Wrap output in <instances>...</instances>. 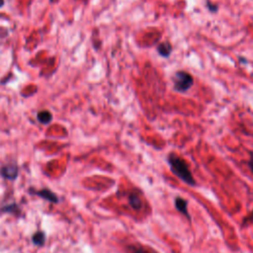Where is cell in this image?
Wrapping results in <instances>:
<instances>
[{
    "mask_svg": "<svg viewBox=\"0 0 253 253\" xmlns=\"http://www.w3.org/2000/svg\"><path fill=\"white\" fill-rule=\"evenodd\" d=\"M35 195L41 197L42 199L49 202V203H52V204H57L58 203V197L55 193H53L52 191H50L49 189H42L40 191H36V192H33Z\"/></svg>",
    "mask_w": 253,
    "mask_h": 253,
    "instance_id": "4",
    "label": "cell"
},
{
    "mask_svg": "<svg viewBox=\"0 0 253 253\" xmlns=\"http://www.w3.org/2000/svg\"><path fill=\"white\" fill-rule=\"evenodd\" d=\"M0 212H2V213L10 212V213H14V214H19L21 212V209L17 204L12 203V204H8V205H5L2 208H0Z\"/></svg>",
    "mask_w": 253,
    "mask_h": 253,
    "instance_id": "9",
    "label": "cell"
},
{
    "mask_svg": "<svg viewBox=\"0 0 253 253\" xmlns=\"http://www.w3.org/2000/svg\"><path fill=\"white\" fill-rule=\"evenodd\" d=\"M32 241L35 245L42 246L45 243V233L43 231H41V230L37 231L36 233L33 234Z\"/></svg>",
    "mask_w": 253,
    "mask_h": 253,
    "instance_id": "10",
    "label": "cell"
},
{
    "mask_svg": "<svg viewBox=\"0 0 253 253\" xmlns=\"http://www.w3.org/2000/svg\"><path fill=\"white\" fill-rule=\"evenodd\" d=\"M128 203L130 207L134 210H138L141 208V199L136 192L130 193V195L128 196Z\"/></svg>",
    "mask_w": 253,
    "mask_h": 253,
    "instance_id": "8",
    "label": "cell"
},
{
    "mask_svg": "<svg viewBox=\"0 0 253 253\" xmlns=\"http://www.w3.org/2000/svg\"><path fill=\"white\" fill-rule=\"evenodd\" d=\"M249 154H250V158L248 161V166H249V169L251 170V172L253 173V151H251Z\"/></svg>",
    "mask_w": 253,
    "mask_h": 253,
    "instance_id": "12",
    "label": "cell"
},
{
    "mask_svg": "<svg viewBox=\"0 0 253 253\" xmlns=\"http://www.w3.org/2000/svg\"><path fill=\"white\" fill-rule=\"evenodd\" d=\"M4 3H5V1H4V0H0V8H1V7H3Z\"/></svg>",
    "mask_w": 253,
    "mask_h": 253,
    "instance_id": "14",
    "label": "cell"
},
{
    "mask_svg": "<svg viewBox=\"0 0 253 253\" xmlns=\"http://www.w3.org/2000/svg\"><path fill=\"white\" fill-rule=\"evenodd\" d=\"M207 6H208V8H209V10H210L211 12H215V11L217 10V6H216V5H212L211 3H209V2H208Z\"/></svg>",
    "mask_w": 253,
    "mask_h": 253,
    "instance_id": "13",
    "label": "cell"
},
{
    "mask_svg": "<svg viewBox=\"0 0 253 253\" xmlns=\"http://www.w3.org/2000/svg\"><path fill=\"white\" fill-rule=\"evenodd\" d=\"M19 168L16 163H8L0 168V175L7 180L14 181L18 177Z\"/></svg>",
    "mask_w": 253,
    "mask_h": 253,
    "instance_id": "3",
    "label": "cell"
},
{
    "mask_svg": "<svg viewBox=\"0 0 253 253\" xmlns=\"http://www.w3.org/2000/svg\"><path fill=\"white\" fill-rule=\"evenodd\" d=\"M128 253H149L144 247L139 244H130L127 246Z\"/></svg>",
    "mask_w": 253,
    "mask_h": 253,
    "instance_id": "11",
    "label": "cell"
},
{
    "mask_svg": "<svg viewBox=\"0 0 253 253\" xmlns=\"http://www.w3.org/2000/svg\"><path fill=\"white\" fill-rule=\"evenodd\" d=\"M157 51L158 53L163 56V57H168L170 54H171V51H172V45L171 43L169 42H160L158 45H157Z\"/></svg>",
    "mask_w": 253,
    "mask_h": 253,
    "instance_id": "7",
    "label": "cell"
},
{
    "mask_svg": "<svg viewBox=\"0 0 253 253\" xmlns=\"http://www.w3.org/2000/svg\"><path fill=\"white\" fill-rule=\"evenodd\" d=\"M37 119H38V121L41 123V124H42V125H48V124H50L51 123V121H52V115H51V113L49 112V111H47V110H42V111H40V112H38V114H37Z\"/></svg>",
    "mask_w": 253,
    "mask_h": 253,
    "instance_id": "6",
    "label": "cell"
},
{
    "mask_svg": "<svg viewBox=\"0 0 253 253\" xmlns=\"http://www.w3.org/2000/svg\"><path fill=\"white\" fill-rule=\"evenodd\" d=\"M167 161H168L170 169L174 173V175H176L183 182H185L186 184H188L190 186L196 185V181L189 169V166L183 158H181L180 156H178L174 153H170L168 155Z\"/></svg>",
    "mask_w": 253,
    "mask_h": 253,
    "instance_id": "1",
    "label": "cell"
},
{
    "mask_svg": "<svg viewBox=\"0 0 253 253\" xmlns=\"http://www.w3.org/2000/svg\"><path fill=\"white\" fill-rule=\"evenodd\" d=\"M174 90L179 93L187 92L194 83L193 76L186 71H177L174 75Z\"/></svg>",
    "mask_w": 253,
    "mask_h": 253,
    "instance_id": "2",
    "label": "cell"
},
{
    "mask_svg": "<svg viewBox=\"0 0 253 253\" xmlns=\"http://www.w3.org/2000/svg\"><path fill=\"white\" fill-rule=\"evenodd\" d=\"M175 207L182 214H184L185 216H187L190 219V214H189V211H188V206H187V201L186 200H184L180 197H177L175 199Z\"/></svg>",
    "mask_w": 253,
    "mask_h": 253,
    "instance_id": "5",
    "label": "cell"
}]
</instances>
